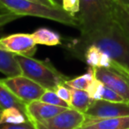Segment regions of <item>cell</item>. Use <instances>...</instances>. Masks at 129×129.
Here are the masks:
<instances>
[{
  "label": "cell",
  "instance_id": "cell-14",
  "mask_svg": "<svg viewBox=\"0 0 129 129\" xmlns=\"http://www.w3.org/2000/svg\"><path fill=\"white\" fill-rule=\"evenodd\" d=\"M36 44L46 45V46H57L61 45V37L57 32L46 27L36 29L31 34Z\"/></svg>",
  "mask_w": 129,
  "mask_h": 129
},
{
  "label": "cell",
  "instance_id": "cell-27",
  "mask_svg": "<svg viewBox=\"0 0 129 129\" xmlns=\"http://www.w3.org/2000/svg\"><path fill=\"white\" fill-rule=\"evenodd\" d=\"M114 1L118 4L122 5V6H129V0H114Z\"/></svg>",
  "mask_w": 129,
  "mask_h": 129
},
{
  "label": "cell",
  "instance_id": "cell-25",
  "mask_svg": "<svg viewBox=\"0 0 129 129\" xmlns=\"http://www.w3.org/2000/svg\"><path fill=\"white\" fill-rule=\"evenodd\" d=\"M0 129H36V127L31 121H27L20 124H2Z\"/></svg>",
  "mask_w": 129,
  "mask_h": 129
},
{
  "label": "cell",
  "instance_id": "cell-7",
  "mask_svg": "<svg viewBox=\"0 0 129 129\" xmlns=\"http://www.w3.org/2000/svg\"><path fill=\"white\" fill-rule=\"evenodd\" d=\"M86 120L84 113L68 108L56 116L35 123L36 129H80Z\"/></svg>",
  "mask_w": 129,
  "mask_h": 129
},
{
  "label": "cell",
  "instance_id": "cell-3",
  "mask_svg": "<svg viewBox=\"0 0 129 129\" xmlns=\"http://www.w3.org/2000/svg\"><path fill=\"white\" fill-rule=\"evenodd\" d=\"M0 4L20 17H38L79 28L77 16H73L61 7L45 6L31 0H0Z\"/></svg>",
  "mask_w": 129,
  "mask_h": 129
},
{
  "label": "cell",
  "instance_id": "cell-2",
  "mask_svg": "<svg viewBox=\"0 0 129 129\" xmlns=\"http://www.w3.org/2000/svg\"><path fill=\"white\" fill-rule=\"evenodd\" d=\"M114 0H80L78 21L81 36H88L113 21Z\"/></svg>",
  "mask_w": 129,
  "mask_h": 129
},
{
  "label": "cell",
  "instance_id": "cell-23",
  "mask_svg": "<svg viewBox=\"0 0 129 129\" xmlns=\"http://www.w3.org/2000/svg\"><path fill=\"white\" fill-rule=\"evenodd\" d=\"M61 7L71 15L76 16L80 12V0H62Z\"/></svg>",
  "mask_w": 129,
  "mask_h": 129
},
{
  "label": "cell",
  "instance_id": "cell-18",
  "mask_svg": "<svg viewBox=\"0 0 129 129\" xmlns=\"http://www.w3.org/2000/svg\"><path fill=\"white\" fill-rule=\"evenodd\" d=\"M95 78V73H94L93 67H88V71L84 74L81 76H78L74 79H68L64 84L71 88H75V89L86 90L88 89L90 83L93 81V80Z\"/></svg>",
  "mask_w": 129,
  "mask_h": 129
},
{
  "label": "cell",
  "instance_id": "cell-20",
  "mask_svg": "<svg viewBox=\"0 0 129 129\" xmlns=\"http://www.w3.org/2000/svg\"><path fill=\"white\" fill-rule=\"evenodd\" d=\"M20 18H21V17L13 13V12L9 11L0 4V33H1V30L5 26Z\"/></svg>",
  "mask_w": 129,
  "mask_h": 129
},
{
  "label": "cell",
  "instance_id": "cell-28",
  "mask_svg": "<svg viewBox=\"0 0 129 129\" xmlns=\"http://www.w3.org/2000/svg\"><path fill=\"white\" fill-rule=\"evenodd\" d=\"M53 4L55 5L57 7H61V4H62V0H51ZM62 8V7H61Z\"/></svg>",
  "mask_w": 129,
  "mask_h": 129
},
{
  "label": "cell",
  "instance_id": "cell-10",
  "mask_svg": "<svg viewBox=\"0 0 129 129\" xmlns=\"http://www.w3.org/2000/svg\"><path fill=\"white\" fill-rule=\"evenodd\" d=\"M67 109L68 108L52 105L40 100H36L27 104L26 110H27V116L28 120L35 124L36 122L52 118Z\"/></svg>",
  "mask_w": 129,
  "mask_h": 129
},
{
  "label": "cell",
  "instance_id": "cell-17",
  "mask_svg": "<svg viewBox=\"0 0 129 129\" xmlns=\"http://www.w3.org/2000/svg\"><path fill=\"white\" fill-rule=\"evenodd\" d=\"M29 121L27 115L16 108L0 110V125L2 124H20Z\"/></svg>",
  "mask_w": 129,
  "mask_h": 129
},
{
  "label": "cell",
  "instance_id": "cell-8",
  "mask_svg": "<svg viewBox=\"0 0 129 129\" xmlns=\"http://www.w3.org/2000/svg\"><path fill=\"white\" fill-rule=\"evenodd\" d=\"M36 45L31 34L18 33L0 38L1 50L24 57H33L36 51Z\"/></svg>",
  "mask_w": 129,
  "mask_h": 129
},
{
  "label": "cell",
  "instance_id": "cell-29",
  "mask_svg": "<svg viewBox=\"0 0 129 129\" xmlns=\"http://www.w3.org/2000/svg\"></svg>",
  "mask_w": 129,
  "mask_h": 129
},
{
  "label": "cell",
  "instance_id": "cell-13",
  "mask_svg": "<svg viewBox=\"0 0 129 129\" xmlns=\"http://www.w3.org/2000/svg\"><path fill=\"white\" fill-rule=\"evenodd\" d=\"M7 108H16L27 115V104H24L13 92L0 82V110Z\"/></svg>",
  "mask_w": 129,
  "mask_h": 129
},
{
  "label": "cell",
  "instance_id": "cell-9",
  "mask_svg": "<svg viewBox=\"0 0 129 129\" xmlns=\"http://www.w3.org/2000/svg\"><path fill=\"white\" fill-rule=\"evenodd\" d=\"M86 118H118L129 116V104L126 103H113L104 100H94L85 113Z\"/></svg>",
  "mask_w": 129,
  "mask_h": 129
},
{
  "label": "cell",
  "instance_id": "cell-6",
  "mask_svg": "<svg viewBox=\"0 0 129 129\" xmlns=\"http://www.w3.org/2000/svg\"><path fill=\"white\" fill-rule=\"evenodd\" d=\"M95 76L104 85L119 94L129 104V74L115 67H95Z\"/></svg>",
  "mask_w": 129,
  "mask_h": 129
},
{
  "label": "cell",
  "instance_id": "cell-12",
  "mask_svg": "<svg viewBox=\"0 0 129 129\" xmlns=\"http://www.w3.org/2000/svg\"><path fill=\"white\" fill-rule=\"evenodd\" d=\"M0 72L7 77L22 74L15 54L0 49Z\"/></svg>",
  "mask_w": 129,
  "mask_h": 129
},
{
  "label": "cell",
  "instance_id": "cell-21",
  "mask_svg": "<svg viewBox=\"0 0 129 129\" xmlns=\"http://www.w3.org/2000/svg\"><path fill=\"white\" fill-rule=\"evenodd\" d=\"M104 88V84L100 81L99 80H97L96 78L93 80L90 85L88 86L87 92L88 93V95H90L92 99L94 100H101V96H102V92L103 89Z\"/></svg>",
  "mask_w": 129,
  "mask_h": 129
},
{
  "label": "cell",
  "instance_id": "cell-24",
  "mask_svg": "<svg viewBox=\"0 0 129 129\" xmlns=\"http://www.w3.org/2000/svg\"><path fill=\"white\" fill-rule=\"evenodd\" d=\"M55 92L61 99H63L64 102H67L70 105L71 99H72V92H71V88L69 87H67L66 84H61L56 88Z\"/></svg>",
  "mask_w": 129,
  "mask_h": 129
},
{
  "label": "cell",
  "instance_id": "cell-4",
  "mask_svg": "<svg viewBox=\"0 0 129 129\" xmlns=\"http://www.w3.org/2000/svg\"><path fill=\"white\" fill-rule=\"evenodd\" d=\"M16 58L21 69L22 75L33 80L45 89L55 90L59 85L64 84L69 79L57 71L49 61L20 55H16Z\"/></svg>",
  "mask_w": 129,
  "mask_h": 129
},
{
  "label": "cell",
  "instance_id": "cell-19",
  "mask_svg": "<svg viewBox=\"0 0 129 129\" xmlns=\"http://www.w3.org/2000/svg\"><path fill=\"white\" fill-rule=\"evenodd\" d=\"M40 101L44 102L49 104H52V105L60 106V107H64V108H71L69 104H67V102H64L63 99H61L57 95L55 90L46 89L44 93H43V95L40 98Z\"/></svg>",
  "mask_w": 129,
  "mask_h": 129
},
{
  "label": "cell",
  "instance_id": "cell-5",
  "mask_svg": "<svg viewBox=\"0 0 129 129\" xmlns=\"http://www.w3.org/2000/svg\"><path fill=\"white\" fill-rule=\"evenodd\" d=\"M0 82L26 104L33 101L40 100L46 90L36 81L22 74L0 79Z\"/></svg>",
  "mask_w": 129,
  "mask_h": 129
},
{
  "label": "cell",
  "instance_id": "cell-11",
  "mask_svg": "<svg viewBox=\"0 0 129 129\" xmlns=\"http://www.w3.org/2000/svg\"><path fill=\"white\" fill-rule=\"evenodd\" d=\"M80 129H129V116L101 119L86 118Z\"/></svg>",
  "mask_w": 129,
  "mask_h": 129
},
{
  "label": "cell",
  "instance_id": "cell-26",
  "mask_svg": "<svg viewBox=\"0 0 129 129\" xmlns=\"http://www.w3.org/2000/svg\"><path fill=\"white\" fill-rule=\"evenodd\" d=\"M31 1H35V2L40 3V4L45 5V6H53V7H57L55 5L53 4L51 0H31Z\"/></svg>",
  "mask_w": 129,
  "mask_h": 129
},
{
  "label": "cell",
  "instance_id": "cell-22",
  "mask_svg": "<svg viewBox=\"0 0 129 129\" xmlns=\"http://www.w3.org/2000/svg\"><path fill=\"white\" fill-rule=\"evenodd\" d=\"M101 100L108 101V102H113V103H125L124 98L118 94L116 91L110 88L106 85H104V88L102 92V96Z\"/></svg>",
  "mask_w": 129,
  "mask_h": 129
},
{
  "label": "cell",
  "instance_id": "cell-16",
  "mask_svg": "<svg viewBox=\"0 0 129 129\" xmlns=\"http://www.w3.org/2000/svg\"><path fill=\"white\" fill-rule=\"evenodd\" d=\"M113 20L129 39V6L114 3Z\"/></svg>",
  "mask_w": 129,
  "mask_h": 129
},
{
  "label": "cell",
  "instance_id": "cell-15",
  "mask_svg": "<svg viewBox=\"0 0 129 129\" xmlns=\"http://www.w3.org/2000/svg\"><path fill=\"white\" fill-rule=\"evenodd\" d=\"M71 92H72V99L70 103L71 108L85 114L92 103L94 102V99L90 97L86 90L71 88Z\"/></svg>",
  "mask_w": 129,
  "mask_h": 129
},
{
  "label": "cell",
  "instance_id": "cell-1",
  "mask_svg": "<svg viewBox=\"0 0 129 129\" xmlns=\"http://www.w3.org/2000/svg\"><path fill=\"white\" fill-rule=\"evenodd\" d=\"M89 44L97 46L111 57V67L129 74V39L114 20L100 30L88 36H80L68 45V50L72 53Z\"/></svg>",
  "mask_w": 129,
  "mask_h": 129
}]
</instances>
